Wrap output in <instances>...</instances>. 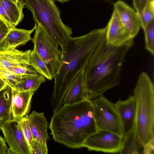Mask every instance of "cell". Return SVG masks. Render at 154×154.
Wrapping results in <instances>:
<instances>
[{
  "mask_svg": "<svg viewBox=\"0 0 154 154\" xmlns=\"http://www.w3.org/2000/svg\"><path fill=\"white\" fill-rule=\"evenodd\" d=\"M11 119V88L7 85L0 91V122Z\"/></svg>",
  "mask_w": 154,
  "mask_h": 154,
  "instance_id": "ffe728a7",
  "label": "cell"
},
{
  "mask_svg": "<svg viewBox=\"0 0 154 154\" xmlns=\"http://www.w3.org/2000/svg\"><path fill=\"white\" fill-rule=\"evenodd\" d=\"M90 100L98 129L108 131L122 138L121 122L114 103L103 95Z\"/></svg>",
  "mask_w": 154,
  "mask_h": 154,
  "instance_id": "52a82bcc",
  "label": "cell"
},
{
  "mask_svg": "<svg viewBox=\"0 0 154 154\" xmlns=\"http://www.w3.org/2000/svg\"><path fill=\"white\" fill-rule=\"evenodd\" d=\"M32 12L35 23L39 24L59 46L72 37V29L64 23L60 11L53 0H20Z\"/></svg>",
  "mask_w": 154,
  "mask_h": 154,
  "instance_id": "5b68a950",
  "label": "cell"
},
{
  "mask_svg": "<svg viewBox=\"0 0 154 154\" xmlns=\"http://www.w3.org/2000/svg\"><path fill=\"white\" fill-rule=\"evenodd\" d=\"M8 85L6 83L3 79L0 78V91L5 87Z\"/></svg>",
  "mask_w": 154,
  "mask_h": 154,
  "instance_id": "836d02e7",
  "label": "cell"
},
{
  "mask_svg": "<svg viewBox=\"0 0 154 154\" xmlns=\"http://www.w3.org/2000/svg\"><path fill=\"white\" fill-rule=\"evenodd\" d=\"M145 34V48L152 55L154 54V20L143 29Z\"/></svg>",
  "mask_w": 154,
  "mask_h": 154,
  "instance_id": "d4e9b609",
  "label": "cell"
},
{
  "mask_svg": "<svg viewBox=\"0 0 154 154\" xmlns=\"http://www.w3.org/2000/svg\"><path fill=\"white\" fill-rule=\"evenodd\" d=\"M16 4H18L21 2V0H11Z\"/></svg>",
  "mask_w": 154,
  "mask_h": 154,
  "instance_id": "d590c367",
  "label": "cell"
},
{
  "mask_svg": "<svg viewBox=\"0 0 154 154\" xmlns=\"http://www.w3.org/2000/svg\"><path fill=\"white\" fill-rule=\"evenodd\" d=\"M26 117L34 139L47 145L49 139L48 132L49 125L44 112L33 111Z\"/></svg>",
  "mask_w": 154,
  "mask_h": 154,
  "instance_id": "5bb4252c",
  "label": "cell"
},
{
  "mask_svg": "<svg viewBox=\"0 0 154 154\" xmlns=\"http://www.w3.org/2000/svg\"><path fill=\"white\" fill-rule=\"evenodd\" d=\"M0 2L11 23L16 27L24 17L23 11L24 8L23 4L21 1L16 4L11 0H0Z\"/></svg>",
  "mask_w": 154,
  "mask_h": 154,
  "instance_id": "d6986e66",
  "label": "cell"
},
{
  "mask_svg": "<svg viewBox=\"0 0 154 154\" xmlns=\"http://www.w3.org/2000/svg\"><path fill=\"white\" fill-rule=\"evenodd\" d=\"M106 27L105 39L108 44L121 46L133 40V37L122 24L117 13L114 9Z\"/></svg>",
  "mask_w": 154,
  "mask_h": 154,
  "instance_id": "30bf717a",
  "label": "cell"
},
{
  "mask_svg": "<svg viewBox=\"0 0 154 154\" xmlns=\"http://www.w3.org/2000/svg\"><path fill=\"white\" fill-rule=\"evenodd\" d=\"M0 19L5 24L9 29L16 27L11 23L7 14L0 2Z\"/></svg>",
  "mask_w": 154,
  "mask_h": 154,
  "instance_id": "f1b7e54d",
  "label": "cell"
},
{
  "mask_svg": "<svg viewBox=\"0 0 154 154\" xmlns=\"http://www.w3.org/2000/svg\"><path fill=\"white\" fill-rule=\"evenodd\" d=\"M19 122L23 134L29 145L31 154V147L34 139L26 116L22 118Z\"/></svg>",
  "mask_w": 154,
  "mask_h": 154,
  "instance_id": "484cf974",
  "label": "cell"
},
{
  "mask_svg": "<svg viewBox=\"0 0 154 154\" xmlns=\"http://www.w3.org/2000/svg\"><path fill=\"white\" fill-rule=\"evenodd\" d=\"M114 104L120 121L123 139L135 127V100L133 95H130L125 100L119 99Z\"/></svg>",
  "mask_w": 154,
  "mask_h": 154,
  "instance_id": "8fae6325",
  "label": "cell"
},
{
  "mask_svg": "<svg viewBox=\"0 0 154 154\" xmlns=\"http://www.w3.org/2000/svg\"><path fill=\"white\" fill-rule=\"evenodd\" d=\"M0 130L12 154H30L19 121L11 119L0 122Z\"/></svg>",
  "mask_w": 154,
  "mask_h": 154,
  "instance_id": "9c48e42d",
  "label": "cell"
},
{
  "mask_svg": "<svg viewBox=\"0 0 154 154\" xmlns=\"http://www.w3.org/2000/svg\"><path fill=\"white\" fill-rule=\"evenodd\" d=\"M143 146L138 138L135 125L134 129L123 139L119 153L120 154H143Z\"/></svg>",
  "mask_w": 154,
  "mask_h": 154,
  "instance_id": "ac0fdd59",
  "label": "cell"
},
{
  "mask_svg": "<svg viewBox=\"0 0 154 154\" xmlns=\"http://www.w3.org/2000/svg\"><path fill=\"white\" fill-rule=\"evenodd\" d=\"M35 24V33L31 39L33 50L46 63L54 78L60 67L61 51L39 24Z\"/></svg>",
  "mask_w": 154,
  "mask_h": 154,
  "instance_id": "8992f818",
  "label": "cell"
},
{
  "mask_svg": "<svg viewBox=\"0 0 154 154\" xmlns=\"http://www.w3.org/2000/svg\"><path fill=\"white\" fill-rule=\"evenodd\" d=\"M6 69L14 73L22 75H37L39 74L30 65L27 67H11Z\"/></svg>",
  "mask_w": 154,
  "mask_h": 154,
  "instance_id": "4316f807",
  "label": "cell"
},
{
  "mask_svg": "<svg viewBox=\"0 0 154 154\" xmlns=\"http://www.w3.org/2000/svg\"><path fill=\"white\" fill-rule=\"evenodd\" d=\"M11 88L12 119L19 121L29 113L32 98L35 91H20Z\"/></svg>",
  "mask_w": 154,
  "mask_h": 154,
  "instance_id": "7c38bea8",
  "label": "cell"
},
{
  "mask_svg": "<svg viewBox=\"0 0 154 154\" xmlns=\"http://www.w3.org/2000/svg\"><path fill=\"white\" fill-rule=\"evenodd\" d=\"M133 44L132 40L115 46L106 43L105 38L101 42L85 68L84 90L87 99L103 95L119 85L125 58Z\"/></svg>",
  "mask_w": 154,
  "mask_h": 154,
  "instance_id": "7a4b0ae2",
  "label": "cell"
},
{
  "mask_svg": "<svg viewBox=\"0 0 154 154\" xmlns=\"http://www.w3.org/2000/svg\"><path fill=\"white\" fill-rule=\"evenodd\" d=\"M154 0H132L134 6L138 14L141 13L149 2Z\"/></svg>",
  "mask_w": 154,
  "mask_h": 154,
  "instance_id": "f546056e",
  "label": "cell"
},
{
  "mask_svg": "<svg viewBox=\"0 0 154 154\" xmlns=\"http://www.w3.org/2000/svg\"><path fill=\"white\" fill-rule=\"evenodd\" d=\"M154 138L143 146V154H154Z\"/></svg>",
  "mask_w": 154,
  "mask_h": 154,
  "instance_id": "1f68e13d",
  "label": "cell"
},
{
  "mask_svg": "<svg viewBox=\"0 0 154 154\" xmlns=\"http://www.w3.org/2000/svg\"><path fill=\"white\" fill-rule=\"evenodd\" d=\"M138 14L141 27L143 29L149 23L154 20V0L149 2L142 11Z\"/></svg>",
  "mask_w": 154,
  "mask_h": 154,
  "instance_id": "cb8c5ba5",
  "label": "cell"
},
{
  "mask_svg": "<svg viewBox=\"0 0 154 154\" xmlns=\"http://www.w3.org/2000/svg\"><path fill=\"white\" fill-rule=\"evenodd\" d=\"M26 76L16 74L0 66V78L5 81L11 88H14Z\"/></svg>",
  "mask_w": 154,
  "mask_h": 154,
  "instance_id": "603a6c76",
  "label": "cell"
},
{
  "mask_svg": "<svg viewBox=\"0 0 154 154\" xmlns=\"http://www.w3.org/2000/svg\"><path fill=\"white\" fill-rule=\"evenodd\" d=\"M106 27L94 29L81 36L71 37L61 46L60 65L54 77V82L51 104L53 112L63 105L64 98L77 74L85 69L92 55L105 38Z\"/></svg>",
  "mask_w": 154,
  "mask_h": 154,
  "instance_id": "6da1fadb",
  "label": "cell"
},
{
  "mask_svg": "<svg viewBox=\"0 0 154 154\" xmlns=\"http://www.w3.org/2000/svg\"><path fill=\"white\" fill-rule=\"evenodd\" d=\"M9 30L7 26L0 19V42L6 35Z\"/></svg>",
  "mask_w": 154,
  "mask_h": 154,
  "instance_id": "d6a6232c",
  "label": "cell"
},
{
  "mask_svg": "<svg viewBox=\"0 0 154 154\" xmlns=\"http://www.w3.org/2000/svg\"><path fill=\"white\" fill-rule=\"evenodd\" d=\"M48 149L47 145H44L34 140L32 143L31 154H47Z\"/></svg>",
  "mask_w": 154,
  "mask_h": 154,
  "instance_id": "83f0119b",
  "label": "cell"
},
{
  "mask_svg": "<svg viewBox=\"0 0 154 154\" xmlns=\"http://www.w3.org/2000/svg\"><path fill=\"white\" fill-rule=\"evenodd\" d=\"M55 1H57L61 2V3H63L66 2H67L71 0H54ZM102 0L103 1H104L108 2H111L112 1V0Z\"/></svg>",
  "mask_w": 154,
  "mask_h": 154,
  "instance_id": "e575fe53",
  "label": "cell"
},
{
  "mask_svg": "<svg viewBox=\"0 0 154 154\" xmlns=\"http://www.w3.org/2000/svg\"><path fill=\"white\" fill-rule=\"evenodd\" d=\"M113 7L122 24L134 38L141 27V21L138 14L122 1L118 0L114 3Z\"/></svg>",
  "mask_w": 154,
  "mask_h": 154,
  "instance_id": "4fadbf2b",
  "label": "cell"
},
{
  "mask_svg": "<svg viewBox=\"0 0 154 154\" xmlns=\"http://www.w3.org/2000/svg\"><path fill=\"white\" fill-rule=\"evenodd\" d=\"M36 25L30 30L17 29H9L0 42V51L16 48L20 45H25L32 39L31 35L35 30Z\"/></svg>",
  "mask_w": 154,
  "mask_h": 154,
  "instance_id": "2e32d148",
  "label": "cell"
},
{
  "mask_svg": "<svg viewBox=\"0 0 154 154\" xmlns=\"http://www.w3.org/2000/svg\"><path fill=\"white\" fill-rule=\"evenodd\" d=\"M0 154H12L9 148L8 147L6 142L0 135Z\"/></svg>",
  "mask_w": 154,
  "mask_h": 154,
  "instance_id": "4dcf8cb0",
  "label": "cell"
},
{
  "mask_svg": "<svg viewBox=\"0 0 154 154\" xmlns=\"http://www.w3.org/2000/svg\"><path fill=\"white\" fill-rule=\"evenodd\" d=\"M45 81L46 78L39 74L37 75H27L14 88L20 91H35L41 84Z\"/></svg>",
  "mask_w": 154,
  "mask_h": 154,
  "instance_id": "44dd1931",
  "label": "cell"
},
{
  "mask_svg": "<svg viewBox=\"0 0 154 154\" xmlns=\"http://www.w3.org/2000/svg\"><path fill=\"white\" fill-rule=\"evenodd\" d=\"M29 64L38 74L48 79L51 80L53 78L46 63L33 49L31 51Z\"/></svg>",
  "mask_w": 154,
  "mask_h": 154,
  "instance_id": "7402d4cb",
  "label": "cell"
},
{
  "mask_svg": "<svg viewBox=\"0 0 154 154\" xmlns=\"http://www.w3.org/2000/svg\"><path fill=\"white\" fill-rule=\"evenodd\" d=\"M133 96L136 104V132L144 146L154 138V85L144 72L139 77Z\"/></svg>",
  "mask_w": 154,
  "mask_h": 154,
  "instance_id": "277c9868",
  "label": "cell"
},
{
  "mask_svg": "<svg viewBox=\"0 0 154 154\" xmlns=\"http://www.w3.org/2000/svg\"><path fill=\"white\" fill-rule=\"evenodd\" d=\"M49 128L55 142L70 148L83 147L86 139L98 130L91 101L62 106L54 112Z\"/></svg>",
  "mask_w": 154,
  "mask_h": 154,
  "instance_id": "3957f363",
  "label": "cell"
},
{
  "mask_svg": "<svg viewBox=\"0 0 154 154\" xmlns=\"http://www.w3.org/2000/svg\"><path fill=\"white\" fill-rule=\"evenodd\" d=\"M31 50L23 51L16 48L0 51V66L5 68L30 66Z\"/></svg>",
  "mask_w": 154,
  "mask_h": 154,
  "instance_id": "9a60e30c",
  "label": "cell"
},
{
  "mask_svg": "<svg viewBox=\"0 0 154 154\" xmlns=\"http://www.w3.org/2000/svg\"></svg>",
  "mask_w": 154,
  "mask_h": 154,
  "instance_id": "8d00e7d4",
  "label": "cell"
},
{
  "mask_svg": "<svg viewBox=\"0 0 154 154\" xmlns=\"http://www.w3.org/2000/svg\"><path fill=\"white\" fill-rule=\"evenodd\" d=\"M85 69L80 71L72 81L64 98L62 106L87 99L84 90Z\"/></svg>",
  "mask_w": 154,
  "mask_h": 154,
  "instance_id": "e0dca14e",
  "label": "cell"
},
{
  "mask_svg": "<svg viewBox=\"0 0 154 154\" xmlns=\"http://www.w3.org/2000/svg\"><path fill=\"white\" fill-rule=\"evenodd\" d=\"M122 141V138L118 134L108 131L98 129L86 139L83 147L91 151L115 153L119 152Z\"/></svg>",
  "mask_w": 154,
  "mask_h": 154,
  "instance_id": "ba28073f",
  "label": "cell"
}]
</instances>
